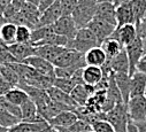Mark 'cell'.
<instances>
[{
	"instance_id": "1",
	"label": "cell",
	"mask_w": 146,
	"mask_h": 132,
	"mask_svg": "<svg viewBox=\"0 0 146 132\" xmlns=\"http://www.w3.org/2000/svg\"><path fill=\"white\" fill-rule=\"evenodd\" d=\"M99 46H101L99 39L86 26V28L78 29L76 36L71 40H69L67 48H71V50H75L80 53L85 54L90 50H92L94 47H99Z\"/></svg>"
},
{
	"instance_id": "2",
	"label": "cell",
	"mask_w": 146,
	"mask_h": 132,
	"mask_svg": "<svg viewBox=\"0 0 146 132\" xmlns=\"http://www.w3.org/2000/svg\"><path fill=\"white\" fill-rule=\"evenodd\" d=\"M40 15L42 13L39 12L37 6L25 3L24 6L20 9V12L11 20V22L16 25H27L33 30L38 28Z\"/></svg>"
},
{
	"instance_id": "3",
	"label": "cell",
	"mask_w": 146,
	"mask_h": 132,
	"mask_svg": "<svg viewBox=\"0 0 146 132\" xmlns=\"http://www.w3.org/2000/svg\"><path fill=\"white\" fill-rule=\"evenodd\" d=\"M106 119L113 125L115 132H128L130 117L127 105L124 102L117 104L112 110L106 113Z\"/></svg>"
},
{
	"instance_id": "4",
	"label": "cell",
	"mask_w": 146,
	"mask_h": 132,
	"mask_svg": "<svg viewBox=\"0 0 146 132\" xmlns=\"http://www.w3.org/2000/svg\"><path fill=\"white\" fill-rule=\"evenodd\" d=\"M98 4H86V3H78L76 9L72 13V18L78 29L86 28L88 24L94 18L96 9Z\"/></svg>"
},
{
	"instance_id": "5",
	"label": "cell",
	"mask_w": 146,
	"mask_h": 132,
	"mask_svg": "<svg viewBox=\"0 0 146 132\" xmlns=\"http://www.w3.org/2000/svg\"><path fill=\"white\" fill-rule=\"evenodd\" d=\"M128 114L131 121L141 122L146 121V96L138 95L129 99L127 104Z\"/></svg>"
},
{
	"instance_id": "6",
	"label": "cell",
	"mask_w": 146,
	"mask_h": 132,
	"mask_svg": "<svg viewBox=\"0 0 146 132\" xmlns=\"http://www.w3.org/2000/svg\"><path fill=\"white\" fill-rule=\"evenodd\" d=\"M128 54V59H129V75L132 76L136 71H137V65L139 63V61L144 57L145 53V48H144V44L143 42L137 37L130 45H128L127 47H124Z\"/></svg>"
},
{
	"instance_id": "7",
	"label": "cell",
	"mask_w": 146,
	"mask_h": 132,
	"mask_svg": "<svg viewBox=\"0 0 146 132\" xmlns=\"http://www.w3.org/2000/svg\"><path fill=\"white\" fill-rule=\"evenodd\" d=\"M51 28L54 34L64 36L69 40L74 38L78 31V28L76 26L72 16H61L54 24L51 25Z\"/></svg>"
},
{
	"instance_id": "8",
	"label": "cell",
	"mask_w": 146,
	"mask_h": 132,
	"mask_svg": "<svg viewBox=\"0 0 146 132\" xmlns=\"http://www.w3.org/2000/svg\"><path fill=\"white\" fill-rule=\"evenodd\" d=\"M84 60H85V54L66 47V50L53 61V65L55 68H67L78 64Z\"/></svg>"
},
{
	"instance_id": "9",
	"label": "cell",
	"mask_w": 146,
	"mask_h": 132,
	"mask_svg": "<svg viewBox=\"0 0 146 132\" xmlns=\"http://www.w3.org/2000/svg\"><path fill=\"white\" fill-rule=\"evenodd\" d=\"M88 28L93 32L97 36V38L99 39L100 44H102V42H105L107 38L112 37V35L114 34V31L116 30V26L108 23L104 20H100L98 17H94L89 24Z\"/></svg>"
},
{
	"instance_id": "10",
	"label": "cell",
	"mask_w": 146,
	"mask_h": 132,
	"mask_svg": "<svg viewBox=\"0 0 146 132\" xmlns=\"http://www.w3.org/2000/svg\"><path fill=\"white\" fill-rule=\"evenodd\" d=\"M22 63H25V64L30 65V67H32L40 75L55 78V67L53 65V63L38 56V55H32V56L25 59Z\"/></svg>"
},
{
	"instance_id": "11",
	"label": "cell",
	"mask_w": 146,
	"mask_h": 132,
	"mask_svg": "<svg viewBox=\"0 0 146 132\" xmlns=\"http://www.w3.org/2000/svg\"><path fill=\"white\" fill-rule=\"evenodd\" d=\"M112 37L119 40L123 47H127L137 38V28L135 24H125L122 26H117Z\"/></svg>"
},
{
	"instance_id": "12",
	"label": "cell",
	"mask_w": 146,
	"mask_h": 132,
	"mask_svg": "<svg viewBox=\"0 0 146 132\" xmlns=\"http://www.w3.org/2000/svg\"><path fill=\"white\" fill-rule=\"evenodd\" d=\"M61 16H62L61 0H56L52 6H50L45 12L42 13L40 18H39L38 28H40V26H50V25L54 24Z\"/></svg>"
},
{
	"instance_id": "13",
	"label": "cell",
	"mask_w": 146,
	"mask_h": 132,
	"mask_svg": "<svg viewBox=\"0 0 146 132\" xmlns=\"http://www.w3.org/2000/svg\"><path fill=\"white\" fill-rule=\"evenodd\" d=\"M100 20H104L117 28L116 21V7L113 3H98L96 9V16Z\"/></svg>"
},
{
	"instance_id": "14",
	"label": "cell",
	"mask_w": 146,
	"mask_h": 132,
	"mask_svg": "<svg viewBox=\"0 0 146 132\" xmlns=\"http://www.w3.org/2000/svg\"><path fill=\"white\" fill-rule=\"evenodd\" d=\"M78 116L74 110H64L56 115L54 118L48 121L50 126L52 127H67L69 129L78 121Z\"/></svg>"
},
{
	"instance_id": "15",
	"label": "cell",
	"mask_w": 146,
	"mask_h": 132,
	"mask_svg": "<svg viewBox=\"0 0 146 132\" xmlns=\"http://www.w3.org/2000/svg\"><path fill=\"white\" fill-rule=\"evenodd\" d=\"M109 67H111L112 71L114 74H129V59H128V54L125 48H123L114 59H112L111 61H107Z\"/></svg>"
},
{
	"instance_id": "16",
	"label": "cell",
	"mask_w": 146,
	"mask_h": 132,
	"mask_svg": "<svg viewBox=\"0 0 146 132\" xmlns=\"http://www.w3.org/2000/svg\"><path fill=\"white\" fill-rule=\"evenodd\" d=\"M8 51L22 63L25 59L35 55V46L30 43V44H19V43H14L12 45H6Z\"/></svg>"
},
{
	"instance_id": "17",
	"label": "cell",
	"mask_w": 146,
	"mask_h": 132,
	"mask_svg": "<svg viewBox=\"0 0 146 132\" xmlns=\"http://www.w3.org/2000/svg\"><path fill=\"white\" fill-rule=\"evenodd\" d=\"M116 21L117 26H122L125 24H135V16L131 7V3H124L116 7Z\"/></svg>"
},
{
	"instance_id": "18",
	"label": "cell",
	"mask_w": 146,
	"mask_h": 132,
	"mask_svg": "<svg viewBox=\"0 0 146 132\" xmlns=\"http://www.w3.org/2000/svg\"><path fill=\"white\" fill-rule=\"evenodd\" d=\"M66 50V47L60 46H52V45H43L35 47V55H38L50 62L53 63V61Z\"/></svg>"
},
{
	"instance_id": "19",
	"label": "cell",
	"mask_w": 146,
	"mask_h": 132,
	"mask_svg": "<svg viewBox=\"0 0 146 132\" xmlns=\"http://www.w3.org/2000/svg\"><path fill=\"white\" fill-rule=\"evenodd\" d=\"M130 77H131L130 98L138 96V95H144L145 94V88H146V75L137 70Z\"/></svg>"
},
{
	"instance_id": "20",
	"label": "cell",
	"mask_w": 146,
	"mask_h": 132,
	"mask_svg": "<svg viewBox=\"0 0 146 132\" xmlns=\"http://www.w3.org/2000/svg\"><path fill=\"white\" fill-rule=\"evenodd\" d=\"M47 93L51 98L52 101H55V102H59V104H62L64 106H68V107H72V108H77L78 106L75 104V101L72 100V98L70 94L56 88L55 86H52L51 88L47 90Z\"/></svg>"
},
{
	"instance_id": "21",
	"label": "cell",
	"mask_w": 146,
	"mask_h": 132,
	"mask_svg": "<svg viewBox=\"0 0 146 132\" xmlns=\"http://www.w3.org/2000/svg\"><path fill=\"white\" fill-rule=\"evenodd\" d=\"M85 62L86 65H96V67H102L107 62V56L104 50L99 47H94L85 53Z\"/></svg>"
},
{
	"instance_id": "22",
	"label": "cell",
	"mask_w": 146,
	"mask_h": 132,
	"mask_svg": "<svg viewBox=\"0 0 146 132\" xmlns=\"http://www.w3.org/2000/svg\"><path fill=\"white\" fill-rule=\"evenodd\" d=\"M114 77H115V82H116V85L121 92V95H122V99L124 104L127 105L129 99H130V85H131V77L129 74H123V73H120V74H114Z\"/></svg>"
},
{
	"instance_id": "23",
	"label": "cell",
	"mask_w": 146,
	"mask_h": 132,
	"mask_svg": "<svg viewBox=\"0 0 146 132\" xmlns=\"http://www.w3.org/2000/svg\"><path fill=\"white\" fill-rule=\"evenodd\" d=\"M83 78H84L85 84L96 86L104 78L102 68L96 67V65H86L83 69Z\"/></svg>"
},
{
	"instance_id": "24",
	"label": "cell",
	"mask_w": 146,
	"mask_h": 132,
	"mask_svg": "<svg viewBox=\"0 0 146 132\" xmlns=\"http://www.w3.org/2000/svg\"><path fill=\"white\" fill-rule=\"evenodd\" d=\"M16 30H17V25L12 22H7L3 24L0 26V44L4 45L14 44L16 38Z\"/></svg>"
},
{
	"instance_id": "25",
	"label": "cell",
	"mask_w": 146,
	"mask_h": 132,
	"mask_svg": "<svg viewBox=\"0 0 146 132\" xmlns=\"http://www.w3.org/2000/svg\"><path fill=\"white\" fill-rule=\"evenodd\" d=\"M104 52L106 53V56H107V61H111L112 59H114L124 47L120 44L119 40H116L115 38L113 37H109L107 38L105 42H102L101 46H100Z\"/></svg>"
},
{
	"instance_id": "26",
	"label": "cell",
	"mask_w": 146,
	"mask_h": 132,
	"mask_svg": "<svg viewBox=\"0 0 146 132\" xmlns=\"http://www.w3.org/2000/svg\"><path fill=\"white\" fill-rule=\"evenodd\" d=\"M72 100L75 101V104L78 106V107H84L86 106L89 99L92 96L91 93L88 91L86 86L85 85H77L72 92L70 93Z\"/></svg>"
},
{
	"instance_id": "27",
	"label": "cell",
	"mask_w": 146,
	"mask_h": 132,
	"mask_svg": "<svg viewBox=\"0 0 146 132\" xmlns=\"http://www.w3.org/2000/svg\"><path fill=\"white\" fill-rule=\"evenodd\" d=\"M5 98L7 99L9 102H12V104H14V105H16V106H20V107H21L23 104H25L28 100H30V98H29V95L27 94V92L23 91V90L20 88V87H14V88H12V90L5 95Z\"/></svg>"
},
{
	"instance_id": "28",
	"label": "cell",
	"mask_w": 146,
	"mask_h": 132,
	"mask_svg": "<svg viewBox=\"0 0 146 132\" xmlns=\"http://www.w3.org/2000/svg\"><path fill=\"white\" fill-rule=\"evenodd\" d=\"M69 43V39L64 36H60V35H56L54 32L50 34L46 38H44L43 40H40L39 43L35 44L33 46L37 47V46H43V45H52V46H60V47H67Z\"/></svg>"
},
{
	"instance_id": "29",
	"label": "cell",
	"mask_w": 146,
	"mask_h": 132,
	"mask_svg": "<svg viewBox=\"0 0 146 132\" xmlns=\"http://www.w3.org/2000/svg\"><path fill=\"white\" fill-rule=\"evenodd\" d=\"M0 74L1 76L14 87H17L21 79L17 75V73L14 70V68L11 64H0Z\"/></svg>"
},
{
	"instance_id": "30",
	"label": "cell",
	"mask_w": 146,
	"mask_h": 132,
	"mask_svg": "<svg viewBox=\"0 0 146 132\" xmlns=\"http://www.w3.org/2000/svg\"><path fill=\"white\" fill-rule=\"evenodd\" d=\"M21 112H22V121L23 122H31L38 115L37 105H36L31 99L21 106Z\"/></svg>"
},
{
	"instance_id": "31",
	"label": "cell",
	"mask_w": 146,
	"mask_h": 132,
	"mask_svg": "<svg viewBox=\"0 0 146 132\" xmlns=\"http://www.w3.org/2000/svg\"><path fill=\"white\" fill-rule=\"evenodd\" d=\"M130 3L135 16V25H137L146 16V0H131Z\"/></svg>"
},
{
	"instance_id": "32",
	"label": "cell",
	"mask_w": 146,
	"mask_h": 132,
	"mask_svg": "<svg viewBox=\"0 0 146 132\" xmlns=\"http://www.w3.org/2000/svg\"><path fill=\"white\" fill-rule=\"evenodd\" d=\"M53 86L70 94L72 92V90L77 86V84L72 78H56L55 77V79L53 82Z\"/></svg>"
},
{
	"instance_id": "33",
	"label": "cell",
	"mask_w": 146,
	"mask_h": 132,
	"mask_svg": "<svg viewBox=\"0 0 146 132\" xmlns=\"http://www.w3.org/2000/svg\"><path fill=\"white\" fill-rule=\"evenodd\" d=\"M31 35H32V29H30L27 25H17L15 43L30 44L31 43Z\"/></svg>"
},
{
	"instance_id": "34",
	"label": "cell",
	"mask_w": 146,
	"mask_h": 132,
	"mask_svg": "<svg viewBox=\"0 0 146 132\" xmlns=\"http://www.w3.org/2000/svg\"><path fill=\"white\" fill-rule=\"evenodd\" d=\"M20 122H21L20 118L15 117L9 112H7L6 109H4L3 107H0V124H1L3 126L7 127V129H11L14 125L19 124Z\"/></svg>"
},
{
	"instance_id": "35",
	"label": "cell",
	"mask_w": 146,
	"mask_h": 132,
	"mask_svg": "<svg viewBox=\"0 0 146 132\" xmlns=\"http://www.w3.org/2000/svg\"><path fill=\"white\" fill-rule=\"evenodd\" d=\"M52 28L50 26H40L37 29H33L32 30V35H31V44L35 45L39 43L40 40H43L44 38H46L50 34H52Z\"/></svg>"
},
{
	"instance_id": "36",
	"label": "cell",
	"mask_w": 146,
	"mask_h": 132,
	"mask_svg": "<svg viewBox=\"0 0 146 132\" xmlns=\"http://www.w3.org/2000/svg\"><path fill=\"white\" fill-rule=\"evenodd\" d=\"M0 107H3L4 109H6L7 112H9L12 115H14L15 117L20 118L22 121V112H21V107L16 106L12 102H9L7 99L4 96H0Z\"/></svg>"
},
{
	"instance_id": "37",
	"label": "cell",
	"mask_w": 146,
	"mask_h": 132,
	"mask_svg": "<svg viewBox=\"0 0 146 132\" xmlns=\"http://www.w3.org/2000/svg\"><path fill=\"white\" fill-rule=\"evenodd\" d=\"M12 63H20V61L8 51L6 45L0 44V64H12Z\"/></svg>"
},
{
	"instance_id": "38",
	"label": "cell",
	"mask_w": 146,
	"mask_h": 132,
	"mask_svg": "<svg viewBox=\"0 0 146 132\" xmlns=\"http://www.w3.org/2000/svg\"><path fill=\"white\" fill-rule=\"evenodd\" d=\"M78 5V0H61L62 16H71Z\"/></svg>"
},
{
	"instance_id": "39",
	"label": "cell",
	"mask_w": 146,
	"mask_h": 132,
	"mask_svg": "<svg viewBox=\"0 0 146 132\" xmlns=\"http://www.w3.org/2000/svg\"><path fill=\"white\" fill-rule=\"evenodd\" d=\"M92 131L93 132H115L113 125L106 119L96 121L92 124Z\"/></svg>"
},
{
	"instance_id": "40",
	"label": "cell",
	"mask_w": 146,
	"mask_h": 132,
	"mask_svg": "<svg viewBox=\"0 0 146 132\" xmlns=\"http://www.w3.org/2000/svg\"><path fill=\"white\" fill-rule=\"evenodd\" d=\"M71 132H91L92 131V125L86 123L85 121L78 119L74 125H71L69 127Z\"/></svg>"
},
{
	"instance_id": "41",
	"label": "cell",
	"mask_w": 146,
	"mask_h": 132,
	"mask_svg": "<svg viewBox=\"0 0 146 132\" xmlns=\"http://www.w3.org/2000/svg\"><path fill=\"white\" fill-rule=\"evenodd\" d=\"M137 28V37L143 42L144 48H146V16L136 25Z\"/></svg>"
},
{
	"instance_id": "42",
	"label": "cell",
	"mask_w": 146,
	"mask_h": 132,
	"mask_svg": "<svg viewBox=\"0 0 146 132\" xmlns=\"http://www.w3.org/2000/svg\"><path fill=\"white\" fill-rule=\"evenodd\" d=\"M12 88H14V86L9 84L3 76H0V96L6 95Z\"/></svg>"
},
{
	"instance_id": "43",
	"label": "cell",
	"mask_w": 146,
	"mask_h": 132,
	"mask_svg": "<svg viewBox=\"0 0 146 132\" xmlns=\"http://www.w3.org/2000/svg\"><path fill=\"white\" fill-rule=\"evenodd\" d=\"M56 1V0H40L39 1V5H38V9L40 13L45 12L50 6H52L54 3Z\"/></svg>"
},
{
	"instance_id": "44",
	"label": "cell",
	"mask_w": 146,
	"mask_h": 132,
	"mask_svg": "<svg viewBox=\"0 0 146 132\" xmlns=\"http://www.w3.org/2000/svg\"><path fill=\"white\" fill-rule=\"evenodd\" d=\"M84 69V68H83ZM83 69H80L75 73V75L72 76V79L76 82L77 85H85V82H84V78H83Z\"/></svg>"
},
{
	"instance_id": "45",
	"label": "cell",
	"mask_w": 146,
	"mask_h": 132,
	"mask_svg": "<svg viewBox=\"0 0 146 132\" xmlns=\"http://www.w3.org/2000/svg\"><path fill=\"white\" fill-rule=\"evenodd\" d=\"M137 70L146 75V56H144V57L139 61V63H138V65H137Z\"/></svg>"
},
{
	"instance_id": "46",
	"label": "cell",
	"mask_w": 146,
	"mask_h": 132,
	"mask_svg": "<svg viewBox=\"0 0 146 132\" xmlns=\"http://www.w3.org/2000/svg\"><path fill=\"white\" fill-rule=\"evenodd\" d=\"M133 122V121H132ZM137 129V132H146V121L141 122H133Z\"/></svg>"
},
{
	"instance_id": "47",
	"label": "cell",
	"mask_w": 146,
	"mask_h": 132,
	"mask_svg": "<svg viewBox=\"0 0 146 132\" xmlns=\"http://www.w3.org/2000/svg\"><path fill=\"white\" fill-rule=\"evenodd\" d=\"M48 132H71V131L67 127H52L51 126Z\"/></svg>"
},
{
	"instance_id": "48",
	"label": "cell",
	"mask_w": 146,
	"mask_h": 132,
	"mask_svg": "<svg viewBox=\"0 0 146 132\" xmlns=\"http://www.w3.org/2000/svg\"><path fill=\"white\" fill-rule=\"evenodd\" d=\"M129 1H131V0H113V4L115 7H117V6H120L124 3H129Z\"/></svg>"
},
{
	"instance_id": "49",
	"label": "cell",
	"mask_w": 146,
	"mask_h": 132,
	"mask_svg": "<svg viewBox=\"0 0 146 132\" xmlns=\"http://www.w3.org/2000/svg\"><path fill=\"white\" fill-rule=\"evenodd\" d=\"M11 4H12V0H0V5H1L4 8H6Z\"/></svg>"
},
{
	"instance_id": "50",
	"label": "cell",
	"mask_w": 146,
	"mask_h": 132,
	"mask_svg": "<svg viewBox=\"0 0 146 132\" xmlns=\"http://www.w3.org/2000/svg\"><path fill=\"white\" fill-rule=\"evenodd\" d=\"M78 3H86V4H98V0H78Z\"/></svg>"
},
{
	"instance_id": "51",
	"label": "cell",
	"mask_w": 146,
	"mask_h": 132,
	"mask_svg": "<svg viewBox=\"0 0 146 132\" xmlns=\"http://www.w3.org/2000/svg\"><path fill=\"white\" fill-rule=\"evenodd\" d=\"M39 1H40V0H27V3L32 4V5H35V6H37V7H38V5H39Z\"/></svg>"
},
{
	"instance_id": "52",
	"label": "cell",
	"mask_w": 146,
	"mask_h": 132,
	"mask_svg": "<svg viewBox=\"0 0 146 132\" xmlns=\"http://www.w3.org/2000/svg\"><path fill=\"white\" fill-rule=\"evenodd\" d=\"M8 130L9 129H7V127H5V126H3L1 124H0V132H8Z\"/></svg>"
},
{
	"instance_id": "53",
	"label": "cell",
	"mask_w": 146,
	"mask_h": 132,
	"mask_svg": "<svg viewBox=\"0 0 146 132\" xmlns=\"http://www.w3.org/2000/svg\"><path fill=\"white\" fill-rule=\"evenodd\" d=\"M98 3H113V0H98Z\"/></svg>"
},
{
	"instance_id": "54",
	"label": "cell",
	"mask_w": 146,
	"mask_h": 132,
	"mask_svg": "<svg viewBox=\"0 0 146 132\" xmlns=\"http://www.w3.org/2000/svg\"><path fill=\"white\" fill-rule=\"evenodd\" d=\"M144 95H145V96H146V88H145V94H144Z\"/></svg>"
},
{
	"instance_id": "55",
	"label": "cell",
	"mask_w": 146,
	"mask_h": 132,
	"mask_svg": "<svg viewBox=\"0 0 146 132\" xmlns=\"http://www.w3.org/2000/svg\"><path fill=\"white\" fill-rule=\"evenodd\" d=\"M145 53H146V48H145Z\"/></svg>"
},
{
	"instance_id": "56",
	"label": "cell",
	"mask_w": 146,
	"mask_h": 132,
	"mask_svg": "<svg viewBox=\"0 0 146 132\" xmlns=\"http://www.w3.org/2000/svg\"><path fill=\"white\" fill-rule=\"evenodd\" d=\"M144 56H146V54H145V55H144Z\"/></svg>"
},
{
	"instance_id": "57",
	"label": "cell",
	"mask_w": 146,
	"mask_h": 132,
	"mask_svg": "<svg viewBox=\"0 0 146 132\" xmlns=\"http://www.w3.org/2000/svg\"><path fill=\"white\" fill-rule=\"evenodd\" d=\"M0 76H1V74H0Z\"/></svg>"
},
{
	"instance_id": "58",
	"label": "cell",
	"mask_w": 146,
	"mask_h": 132,
	"mask_svg": "<svg viewBox=\"0 0 146 132\" xmlns=\"http://www.w3.org/2000/svg\"><path fill=\"white\" fill-rule=\"evenodd\" d=\"M91 132H93V131H91Z\"/></svg>"
}]
</instances>
